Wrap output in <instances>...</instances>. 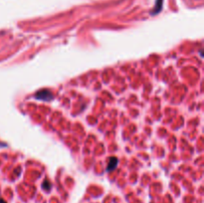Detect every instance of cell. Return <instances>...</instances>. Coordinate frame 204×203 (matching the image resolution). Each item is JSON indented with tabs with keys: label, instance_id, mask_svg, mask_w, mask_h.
I'll use <instances>...</instances> for the list:
<instances>
[{
	"label": "cell",
	"instance_id": "obj_1",
	"mask_svg": "<svg viewBox=\"0 0 204 203\" xmlns=\"http://www.w3.org/2000/svg\"><path fill=\"white\" fill-rule=\"evenodd\" d=\"M36 98L39 99V100H43V101H51L52 99H53V95L50 91L48 90H42V91H39L36 93Z\"/></svg>",
	"mask_w": 204,
	"mask_h": 203
},
{
	"label": "cell",
	"instance_id": "obj_2",
	"mask_svg": "<svg viewBox=\"0 0 204 203\" xmlns=\"http://www.w3.org/2000/svg\"><path fill=\"white\" fill-rule=\"evenodd\" d=\"M117 164H118V159L115 158V157H111L110 160H109V163H108L107 170H108V171L114 170L115 167H117Z\"/></svg>",
	"mask_w": 204,
	"mask_h": 203
},
{
	"label": "cell",
	"instance_id": "obj_3",
	"mask_svg": "<svg viewBox=\"0 0 204 203\" xmlns=\"http://www.w3.org/2000/svg\"><path fill=\"white\" fill-rule=\"evenodd\" d=\"M161 5H162V0H157V5H155L154 11L153 12V14L158 13V12L161 11Z\"/></svg>",
	"mask_w": 204,
	"mask_h": 203
},
{
	"label": "cell",
	"instance_id": "obj_4",
	"mask_svg": "<svg viewBox=\"0 0 204 203\" xmlns=\"http://www.w3.org/2000/svg\"><path fill=\"white\" fill-rule=\"evenodd\" d=\"M46 186V190H49L50 189V183H48L47 181H45L43 183V187Z\"/></svg>",
	"mask_w": 204,
	"mask_h": 203
},
{
	"label": "cell",
	"instance_id": "obj_5",
	"mask_svg": "<svg viewBox=\"0 0 204 203\" xmlns=\"http://www.w3.org/2000/svg\"><path fill=\"white\" fill-rule=\"evenodd\" d=\"M0 203H6L5 201L3 200V199H0Z\"/></svg>",
	"mask_w": 204,
	"mask_h": 203
}]
</instances>
